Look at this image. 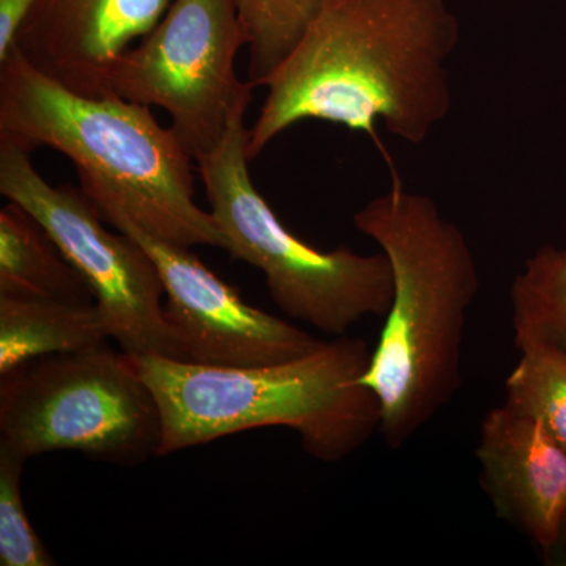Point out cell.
<instances>
[{
  "mask_svg": "<svg viewBox=\"0 0 566 566\" xmlns=\"http://www.w3.org/2000/svg\"><path fill=\"white\" fill-rule=\"evenodd\" d=\"M517 349L542 346L566 356V249L543 245L510 289Z\"/></svg>",
  "mask_w": 566,
  "mask_h": 566,
  "instance_id": "14",
  "label": "cell"
},
{
  "mask_svg": "<svg viewBox=\"0 0 566 566\" xmlns=\"http://www.w3.org/2000/svg\"><path fill=\"white\" fill-rule=\"evenodd\" d=\"M0 294L95 303L48 230L20 205L0 210Z\"/></svg>",
  "mask_w": 566,
  "mask_h": 566,
  "instance_id": "13",
  "label": "cell"
},
{
  "mask_svg": "<svg viewBox=\"0 0 566 566\" xmlns=\"http://www.w3.org/2000/svg\"><path fill=\"white\" fill-rule=\"evenodd\" d=\"M0 192L31 212L82 275L109 338L129 356L181 360L164 314V285L148 252L129 234L111 233L95 205L73 186L44 180L31 151L0 137Z\"/></svg>",
  "mask_w": 566,
  "mask_h": 566,
  "instance_id": "8",
  "label": "cell"
},
{
  "mask_svg": "<svg viewBox=\"0 0 566 566\" xmlns=\"http://www.w3.org/2000/svg\"><path fill=\"white\" fill-rule=\"evenodd\" d=\"M161 412L158 458L255 428L296 431L304 452L337 463L381 428V405L363 382L371 349L338 335L289 363L212 367L132 356Z\"/></svg>",
  "mask_w": 566,
  "mask_h": 566,
  "instance_id": "4",
  "label": "cell"
},
{
  "mask_svg": "<svg viewBox=\"0 0 566 566\" xmlns=\"http://www.w3.org/2000/svg\"><path fill=\"white\" fill-rule=\"evenodd\" d=\"M546 560L554 565L566 566V510L558 526L557 538L553 547L545 554Z\"/></svg>",
  "mask_w": 566,
  "mask_h": 566,
  "instance_id": "19",
  "label": "cell"
},
{
  "mask_svg": "<svg viewBox=\"0 0 566 566\" xmlns=\"http://www.w3.org/2000/svg\"><path fill=\"white\" fill-rule=\"evenodd\" d=\"M163 422L133 357L103 344L0 375V447L25 461L71 450L115 465L158 457Z\"/></svg>",
  "mask_w": 566,
  "mask_h": 566,
  "instance_id": "6",
  "label": "cell"
},
{
  "mask_svg": "<svg viewBox=\"0 0 566 566\" xmlns=\"http://www.w3.org/2000/svg\"><path fill=\"white\" fill-rule=\"evenodd\" d=\"M238 115L216 150L197 159L226 251L262 271L274 304L319 333L348 335L368 316H386L394 296L385 252L360 255L348 245L323 252L290 232L253 186L249 129Z\"/></svg>",
  "mask_w": 566,
  "mask_h": 566,
  "instance_id": "5",
  "label": "cell"
},
{
  "mask_svg": "<svg viewBox=\"0 0 566 566\" xmlns=\"http://www.w3.org/2000/svg\"><path fill=\"white\" fill-rule=\"evenodd\" d=\"M92 200V199H91ZM104 222L148 252L164 285V314L177 335L181 360L212 367H260L300 359L324 340L293 323L252 307L200 262L189 248L167 243L132 221L117 203L93 199Z\"/></svg>",
  "mask_w": 566,
  "mask_h": 566,
  "instance_id": "9",
  "label": "cell"
},
{
  "mask_svg": "<svg viewBox=\"0 0 566 566\" xmlns=\"http://www.w3.org/2000/svg\"><path fill=\"white\" fill-rule=\"evenodd\" d=\"M392 268L394 296L363 382L381 405L386 446L403 449L463 386L469 311L480 290L474 252L423 193L392 188L353 216Z\"/></svg>",
  "mask_w": 566,
  "mask_h": 566,
  "instance_id": "2",
  "label": "cell"
},
{
  "mask_svg": "<svg viewBox=\"0 0 566 566\" xmlns=\"http://www.w3.org/2000/svg\"><path fill=\"white\" fill-rule=\"evenodd\" d=\"M249 48V82L263 87L289 59L323 0H234Z\"/></svg>",
  "mask_w": 566,
  "mask_h": 566,
  "instance_id": "15",
  "label": "cell"
},
{
  "mask_svg": "<svg viewBox=\"0 0 566 566\" xmlns=\"http://www.w3.org/2000/svg\"><path fill=\"white\" fill-rule=\"evenodd\" d=\"M36 0H0V62L10 54Z\"/></svg>",
  "mask_w": 566,
  "mask_h": 566,
  "instance_id": "18",
  "label": "cell"
},
{
  "mask_svg": "<svg viewBox=\"0 0 566 566\" xmlns=\"http://www.w3.org/2000/svg\"><path fill=\"white\" fill-rule=\"evenodd\" d=\"M0 137L62 153L88 199L112 200L159 240L227 248L211 211L193 202L191 156L148 106L71 92L13 48L0 62Z\"/></svg>",
  "mask_w": 566,
  "mask_h": 566,
  "instance_id": "3",
  "label": "cell"
},
{
  "mask_svg": "<svg viewBox=\"0 0 566 566\" xmlns=\"http://www.w3.org/2000/svg\"><path fill=\"white\" fill-rule=\"evenodd\" d=\"M243 46L234 0H174L155 29L115 63L112 91L166 111L197 161L222 144L251 104L253 85L238 77L234 65Z\"/></svg>",
  "mask_w": 566,
  "mask_h": 566,
  "instance_id": "7",
  "label": "cell"
},
{
  "mask_svg": "<svg viewBox=\"0 0 566 566\" xmlns=\"http://www.w3.org/2000/svg\"><path fill=\"white\" fill-rule=\"evenodd\" d=\"M475 457L495 516L546 554L566 510L564 447L538 420L502 405L483 417Z\"/></svg>",
  "mask_w": 566,
  "mask_h": 566,
  "instance_id": "11",
  "label": "cell"
},
{
  "mask_svg": "<svg viewBox=\"0 0 566 566\" xmlns=\"http://www.w3.org/2000/svg\"><path fill=\"white\" fill-rule=\"evenodd\" d=\"M520 353L505 379L504 406L538 420L566 450V356L542 346Z\"/></svg>",
  "mask_w": 566,
  "mask_h": 566,
  "instance_id": "16",
  "label": "cell"
},
{
  "mask_svg": "<svg viewBox=\"0 0 566 566\" xmlns=\"http://www.w3.org/2000/svg\"><path fill=\"white\" fill-rule=\"evenodd\" d=\"M107 340L95 303L0 294V375L35 357L84 352Z\"/></svg>",
  "mask_w": 566,
  "mask_h": 566,
  "instance_id": "12",
  "label": "cell"
},
{
  "mask_svg": "<svg viewBox=\"0 0 566 566\" xmlns=\"http://www.w3.org/2000/svg\"><path fill=\"white\" fill-rule=\"evenodd\" d=\"M460 35L447 0H323L292 54L264 82L249 159L305 120L368 134L381 150L378 122L406 144H423L452 109L447 62Z\"/></svg>",
  "mask_w": 566,
  "mask_h": 566,
  "instance_id": "1",
  "label": "cell"
},
{
  "mask_svg": "<svg viewBox=\"0 0 566 566\" xmlns=\"http://www.w3.org/2000/svg\"><path fill=\"white\" fill-rule=\"evenodd\" d=\"M25 460L0 447V565L54 566L57 562L25 515L21 476Z\"/></svg>",
  "mask_w": 566,
  "mask_h": 566,
  "instance_id": "17",
  "label": "cell"
},
{
  "mask_svg": "<svg viewBox=\"0 0 566 566\" xmlns=\"http://www.w3.org/2000/svg\"><path fill=\"white\" fill-rule=\"evenodd\" d=\"M172 0H36L14 48L33 69L71 92L115 95L112 71Z\"/></svg>",
  "mask_w": 566,
  "mask_h": 566,
  "instance_id": "10",
  "label": "cell"
}]
</instances>
